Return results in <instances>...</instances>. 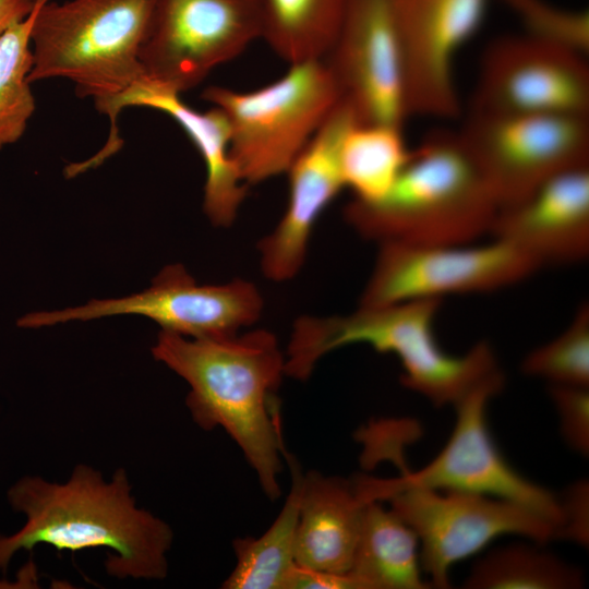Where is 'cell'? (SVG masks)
I'll list each match as a JSON object with an SVG mask.
<instances>
[{"label": "cell", "instance_id": "cell-1", "mask_svg": "<svg viewBox=\"0 0 589 589\" xmlns=\"http://www.w3.org/2000/svg\"><path fill=\"white\" fill-rule=\"evenodd\" d=\"M190 386L187 406L203 430L223 428L243 453L269 500L281 494L286 452L276 397L285 354L275 335L255 329L221 337L161 330L152 349Z\"/></svg>", "mask_w": 589, "mask_h": 589}, {"label": "cell", "instance_id": "cell-2", "mask_svg": "<svg viewBox=\"0 0 589 589\" xmlns=\"http://www.w3.org/2000/svg\"><path fill=\"white\" fill-rule=\"evenodd\" d=\"M26 522L10 537L0 536V570L20 550L49 544L72 553L104 548L105 567L117 578L163 579L173 533L168 524L136 507L127 472L119 469L106 482L89 466L77 465L63 483L26 477L9 491Z\"/></svg>", "mask_w": 589, "mask_h": 589}, {"label": "cell", "instance_id": "cell-3", "mask_svg": "<svg viewBox=\"0 0 589 589\" xmlns=\"http://www.w3.org/2000/svg\"><path fill=\"white\" fill-rule=\"evenodd\" d=\"M442 299H422L381 306H359L348 315L301 316L285 354L287 376L304 381L327 353L365 344L394 353L404 369L401 383L434 406H456L476 387L501 373L489 344L481 341L462 356L438 346L434 320Z\"/></svg>", "mask_w": 589, "mask_h": 589}, {"label": "cell", "instance_id": "cell-4", "mask_svg": "<svg viewBox=\"0 0 589 589\" xmlns=\"http://www.w3.org/2000/svg\"><path fill=\"white\" fill-rule=\"evenodd\" d=\"M497 201L457 132L431 134L381 199L352 200L348 224L362 237L413 245L468 244L490 232Z\"/></svg>", "mask_w": 589, "mask_h": 589}, {"label": "cell", "instance_id": "cell-5", "mask_svg": "<svg viewBox=\"0 0 589 589\" xmlns=\"http://www.w3.org/2000/svg\"><path fill=\"white\" fill-rule=\"evenodd\" d=\"M155 0H67L40 4L32 32L31 83L62 77L109 116L143 80L139 60Z\"/></svg>", "mask_w": 589, "mask_h": 589}, {"label": "cell", "instance_id": "cell-6", "mask_svg": "<svg viewBox=\"0 0 589 589\" xmlns=\"http://www.w3.org/2000/svg\"><path fill=\"white\" fill-rule=\"evenodd\" d=\"M289 65L257 89L209 86L202 94L229 122L230 155L247 185L286 173L340 99L323 59Z\"/></svg>", "mask_w": 589, "mask_h": 589}, {"label": "cell", "instance_id": "cell-7", "mask_svg": "<svg viewBox=\"0 0 589 589\" xmlns=\"http://www.w3.org/2000/svg\"><path fill=\"white\" fill-rule=\"evenodd\" d=\"M371 501H387L390 509L416 533L422 570L429 584L448 588L454 564L505 534L543 544L561 537L560 529L536 512L489 495L419 486L386 488L374 478H360Z\"/></svg>", "mask_w": 589, "mask_h": 589}, {"label": "cell", "instance_id": "cell-8", "mask_svg": "<svg viewBox=\"0 0 589 589\" xmlns=\"http://www.w3.org/2000/svg\"><path fill=\"white\" fill-rule=\"evenodd\" d=\"M457 135L500 208L562 172L589 167V116L469 111Z\"/></svg>", "mask_w": 589, "mask_h": 589}, {"label": "cell", "instance_id": "cell-9", "mask_svg": "<svg viewBox=\"0 0 589 589\" xmlns=\"http://www.w3.org/2000/svg\"><path fill=\"white\" fill-rule=\"evenodd\" d=\"M260 38L259 0H155L139 53L142 81L181 94Z\"/></svg>", "mask_w": 589, "mask_h": 589}, {"label": "cell", "instance_id": "cell-10", "mask_svg": "<svg viewBox=\"0 0 589 589\" xmlns=\"http://www.w3.org/2000/svg\"><path fill=\"white\" fill-rule=\"evenodd\" d=\"M263 310L259 289L235 279L224 285H200L182 265L165 267L142 292L115 299L92 300L84 305L24 315L22 327H44L71 321L113 315H142L163 330L185 337H221L238 334L255 323Z\"/></svg>", "mask_w": 589, "mask_h": 589}, {"label": "cell", "instance_id": "cell-11", "mask_svg": "<svg viewBox=\"0 0 589 589\" xmlns=\"http://www.w3.org/2000/svg\"><path fill=\"white\" fill-rule=\"evenodd\" d=\"M538 268L527 253L498 238L483 245L384 243L359 306L493 291L524 280Z\"/></svg>", "mask_w": 589, "mask_h": 589}, {"label": "cell", "instance_id": "cell-12", "mask_svg": "<svg viewBox=\"0 0 589 589\" xmlns=\"http://www.w3.org/2000/svg\"><path fill=\"white\" fill-rule=\"evenodd\" d=\"M504 385L498 373L456 406L454 431L442 452L418 471L394 479H376L386 488L419 486L489 495L517 503L554 524L564 536L563 501L516 471L495 445L486 423V406Z\"/></svg>", "mask_w": 589, "mask_h": 589}, {"label": "cell", "instance_id": "cell-13", "mask_svg": "<svg viewBox=\"0 0 589 589\" xmlns=\"http://www.w3.org/2000/svg\"><path fill=\"white\" fill-rule=\"evenodd\" d=\"M587 56L527 35L490 43L470 111L589 116Z\"/></svg>", "mask_w": 589, "mask_h": 589}, {"label": "cell", "instance_id": "cell-14", "mask_svg": "<svg viewBox=\"0 0 589 589\" xmlns=\"http://www.w3.org/2000/svg\"><path fill=\"white\" fill-rule=\"evenodd\" d=\"M323 60L359 123L402 127L405 80L390 0H346Z\"/></svg>", "mask_w": 589, "mask_h": 589}, {"label": "cell", "instance_id": "cell-15", "mask_svg": "<svg viewBox=\"0 0 589 589\" xmlns=\"http://www.w3.org/2000/svg\"><path fill=\"white\" fill-rule=\"evenodd\" d=\"M397 25L407 115L453 119L459 49L480 28L488 0H390Z\"/></svg>", "mask_w": 589, "mask_h": 589}, {"label": "cell", "instance_id": "cell-16", "mask_svg": "<svg viewBox=\"0 0 589 589\" xmlns=\"http://www.w3.org/2000/svg\"><path fill=\"white\" fill-rule=\"evenodd\" d=\"M358 121L340 98L316 133L289 167V197L275 229L259 243L265 277L274 281L293 278L302 268L314 225L327 205L345 188L339 148Z\"/></svg>", "mask_w": 589, "mask_h": 589}, {"label": "cell", "instance_id": "cell-17", "mask_svg": "<svg viewBox=\"0 0 589 589\" xmlns=\"http://www.w3.org/2000/svg\"><path fill=\"white\" fill-rule=\"evenodd\" d=\"M490 233L540 267L584 261L589 253V167L562 172L522 201L500 208Z\"/></svg>", "mask_w": 589, "mask_h": 589}, {"label": "cell", "instance_id": "cell-18", "mask_svg": "<svg viewBox=\"0 0 589 589\" xmlns=\"http://www.w3.org/2000/svg\"><path fill=\"white\" fill-rule=\"evenodd\" d=\"M130 106L159 110L182 128L205 164L203 207L206 216L215 226L232 225L247 195V184L230 155V125L225 113L215 106L197 111L184 104L180 94L140 81L116 101L110 123L117 124L119 112Z\"/></svg>", "mask_w": 589, "mask_h": 589}, {"label": "cell", "instance_id": "cell-19", "mask_svg": "<svg viewBox=\"0 0 589 589\" xmlns=\"http://www.w3.org/2000/svg\"><path fill=\"white\" fill-rule=\"evenodd\" d=\"M370 502L357 480L302 472L296 533L297 565L348 574Z\"/></svg>", "mask_w": 589, "mask_h": 589}, {"label": "cell", "instance_id": "cell-20", "mask_svg": "<svg viewBox=\"0 0 589 589\" xmlns=\"http://www.w3.org/2000/svg\"><path fill=\"white\" fill-rule=\"evenodd\" d=\"M349 574L363 589H423L414 531L380 501L368 502Z\"/></svg>", "mask_w": 589, "mask_h": 589}, {"label": "cell", "instance_id": "cell-21", "mask_svg": "<svg viewBox=\"0 0 589 589\" xmlns=\"http://www.w3.org/2000/svg\"><path fill=\"white\" fill-rule=\"evenodd\" d=\"M291 486L278 516L259 538L232 542L236 565L223 584L225 589H287L297 566L296 533L299 519L301 468L287 455Z\"/></svg>", "mask_w": 589, "mask_h": 589}, {"label": "cell", "instance_id": "cell-22", "mask_svg": "<svg viewBox=\"0 0 589 589\" xmlns=\"http://www.w3.org/2000/svg\"><path fill=\"white\" fill-rule=\"evenodd\" d=\"M262 39L289 64L323 59L346 0H259Z\"/></svg>", "mask_w": 589, "mask_h": 589}, {"label": "cell", "instance_id": "cell-23", "mask_svg": "<svg viewBox=\"0 0 589 589\" xmlns=\"http://www.w3.org/2000/svg\"><path fill=\"white\" fill-rule=\"evenodd\" d=\"M401 128L357 122L345 134L339 148L340 172L354 200L381 199L400 175L411 154Z\"/></svg>", "mask_w": 589, "mask_h": 589}, {"label": "cell", "instance_id": "cell-24", "mask_svg": "<svg viewBox=\"0 0 589 589\" xmlns=\"http://www.w3.org/2000/svg\"><path fill=\"white\" fill-rule=\"evenodd\" d=\"M582 573L538 546L515 543L489 552L464 582L469 589H576Z\"/></svg>", "mask_w": 589, "mask_h": 589}, {"label": "cell", "instance_id": "cell-25", "mask_svg": "<svg viewBox=\"0 0 589 589\" xmlns=\"http://www.w3.org/2000/svg\"><path fill=\"white\" fill-rule=\"evenodd\" d=\"M38 7L0 36V148L23 136L35 111L28 75L33 62L31 32Z\"/></svg>", "mask_w": 589, "mask_h": 589}, {"label": "cell", "instance_id": "cell-26", "mask_svg": "<svg viewBox=\"0 0 589 589\" xmlns=\"http://www.w3.org/2000/svg\"><path fill=\"white\" fill-rule=\"evenodd\" d=\"M524 373L553 385H589V305L577 310L569 326L555 339L532 350L522 362Z\"/></svg>", "mask_w": 589, "mask_h": 589}, {"label": "cell", "instance_id": "cell-27", "mask_svg": "<svg viewBox=\"0 0 589 589\" xmlns=\"http://www.w3.org/2000/svg\"><path fill=\"white\" fill-rule=\"evenodd\" d=\"M516 16L524 35L582 55L589 51V14L546 0H501Z\"/></svg>", "mask_w": 589, "mask_h": 589}, {"label": "cell", "instance_id": "cell-28", "mask_svg": "<svg viewBox=\"0 0 589 589\" xmlns=\"http://www.w3.org/2000/svg\"><path fill=\"white\" fill-rule=\"evenodd\" d=\"M551 397L558 412L561 430L567 444L576 452L589 454L588 387L552 385Z\"/></svg>", "mask_w": 589, "mask_h": 589}, {"label": "cell", "instance_id": "cell-29", "mask_svg": "<svg viewBox=\"0 0 589 589\" xmlns=\"http://www.w3.org/2000/svg\"><path fill=\"white\" fill-rule=\"evenodd\" d=\"M287 589H363L352 575L310 569L297 565Z\"/></svg>", "mask_w": 589, "mask_h": 589}, {"label": "cell", "instance_id": "cell-30", "mask_svg": "<svg viewBox=\"0 0 589 589\" xmlns=\"http://www.w3.org/2000/svg\"><path fill=\"white\" fill-rule=\"evenodd\" d=\"M48 0H0V36Z\"/></svg>", "mask_w": 589, "mask_h": 589}]
</instances>
